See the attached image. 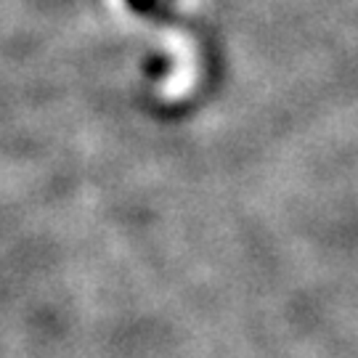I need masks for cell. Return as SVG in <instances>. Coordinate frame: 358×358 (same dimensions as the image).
Instances as JSON below:
<instances>
[{"label": "cell", "mask_w": 358, "mask_h": 358, "mask_svg": "<svg viewBox=\"0 0 358 358\" xmlns=\"http://www.w3.org/2000/svg\"><path fill=\"white\" fill-rule=\"evenodd\" d=\"M165 40V48L173 51L176 56V69L159 83V96L167 101H178L186 99L196 85V77H199V64H196V45L189 35H183L178 29H165L162 32Z\"/></svg>", "instance_id": "1"}]
</instances>
